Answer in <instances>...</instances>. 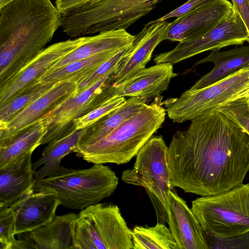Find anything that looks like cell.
<instances>
[{"instance_id": "1", "label": "cell", "mask_w": 249, "mask_h": 249, "mask_svg": "<svg viewBox=\"0 0 249 249\" xmlns=\"http://www.w3.org/2000/svg\"><path fill=\"white\" fill-rule=\"evenodd\" d=\"M175 132L167 159L174 187L200 196L243 183L249 172V135L217 110L191 121Z\"/></svg>"}, {"instance_id": "2", "label": "cell", "mask_w": 249, "mask_h": 249, "mask_svg": "<svg viewBox=\"0 0 249 249\" xmlns=\"http://www.w3.org/2000/svg\"><path fill=\"white\" fill-rule=\"evenodd\" d=\"M62 20L51 0H12L0 7V89L46 48Z\"/></svg>"}, {"instance_id": "3", "label": "cell", "mask_w": 249, "mask_h": 249, "mask_svg": "<svg viewBox=\"0 0 249 249\" xmlns=\"http://www.w3.org/2000/svg\"><path fill=\"white\" fill-rule=\"evenodd\" d=\"M162 98L156 96L104 138L73 152L94 164L128 162L164 122L166 111Z\"/></svg>"}, {"instance_id": "4", "label": "cell", "mask_w": 249, "mask_h": 249, "mask_svg": "<svg viewBox=\"0 0 249 249\" xmlns=\"http://www.w3.org/2000/svg\"><path fill=\"white\" fill-rule=\"evenodd\" d=\"M119 179L108 166L95 164L83 169L62 166L54 174L41 179H35V192L54 194L65 208L82 210L99 203L116 189Z\"/></svg>"}, {"instance_id": "5", "label": "cell", "mask_w": 249, "mask_h": 249, "mask_svg": "<svg viewBox=\"0 0 249 249\" xmlns=\"http://www.w3.org/2000/svg\"><path fill=\"white\" fill-rule=\"evenodd\" d=\"M158 2L152 0H92L62 15L60 28L71 38L126 30L149 13Z\"/></svg>"}, {"instance_id": "6", "label": "cell", "mask_w": 249, "mask_h": 249, "mask_svg": "<svg viewBox=\"0 0 249 249\" xmlns=\"http://www.w3.org/2000/svg\"><path fill=\"white\" fill-rule=\"evenodd\" d=\"M191 209L207 234L225 237L249 231V183L201 196L192 202Z\"/></svg>"}, {"instance_id": "7", "label": "cell", "mask_w": 249, "mask_h": 249, "mask_svg": "<svg viewBox=\"0 0 249 249\" xmlns=\"http://www.w3.org/2000/svg\"><path fill=\"white\" fill-rule=\"evenodd\" d=\"M167 146L161 135L151 137L136 155L134 165L124 170L122 179L144 188L155 209L157 222L168 223V193L175 190L167 164Z\"/></svg>"}, {"instance_id": "8", "label": "cell", "mask_w": 249, "mask_h": 249, "mask_svg": "<svg viewBox=\"0 0 249 249\" xmlns=\"http://www.w3.org/2000/svg\"><path fill=\"white\" fill-rule=\"evenodd\" d=\"M72 249H133L131 230L119 208L99 202L81 210Z\"/></svg>"}, {"instance_id": "9", "label": "cell", "mask_w": 249, "mask_h": 249, "mask_svg": "<svg viewBox=\"0 0 249 249\" xmlns=\"http://www.w3.org/2000/svg\"><path fill=\"white\" fill-rule=\"evenodd\" d=\"M249 87V65L207 87L162 102L168 117L182 123L213 111Z\"/></svg>"}, {"instance_id": "10", "label": "cell", "mask_w": 249, "mask_h": 249, "mask_svg": "<svg viewBox=\"0 0 249 249\" xmlns=\"http://www.w3.org/2000/svg\"><path fill=\"white\" fill-rule=\"evenodd\" d=\"M249 43V33L238 13L234 9L224 21L201 36L179 42L172 50L161 53L154 59L156 64H175L208 51L220 50L231 45Z\"/></svg>"}, {"instance_id": "11", "label": "cell", "mask_w": 249, "mask_h": 249, "mask_svg": "<svg viewBox=\"0 0 249 249\" xmlns=\"http://www.w3.org/2000/svg\"><path fill=\"white\" fill-rule=\"evenodd\" d=\"M115 70L42 117L46 124V132L41 145L60 139L76 130L73 125L74 120L96 108L95 98L106 84H112Z\"/></svg>"}, {"instance_id": "12", "label": "cell", "mask_w": 249, "mask_h": 249, "mask_svg": "<svg viewBox=\"0 0 249 249\" xmlns=\"http://www.w3.org/2000/svg\"><path fill=\"white\" fill-rule=\"evenodd\" d=\"M233 10L228 0H207L170 22L163 40L180 42L198 37L226 20Z\"/></svg>"}, {"instance_id": "13", "label": "cell", "mask_w": 249, "mask_h": 249, "mask_svg": "<svg viewBox=\"0 0 249 249\" xmlns=\"http://www.w3.org/2000/svg\"><path fill=\"white\" fill-rule=\"evenodd\" d=\"M177 75L170 63L145 68L117 85H106L102 91L105 104L121 97L154 98L165 91L171 79Z\"/></svg>"}, {"instance_id": "14", "label": "cell", "mask_w": 249, "mask_h": 249, "mask_svg": "<svg viewBox=\"0 0 249 249\" xmlns=\"http://www.w3.org/2000/svg\"><path fill=\"white\" fill-rule=\"evenodd\" d=\"M85 36L53 43L45 48L11 81L0 89V106L39 79L50 69L79 45Z\"/></svg>"}, {"instance_id": "15", "label": "cell", "mask_w": 249, "mask_h": 249, "mask_svg": "<svg viewBox=\"0 0 249 249\" xmlns=\"http://www.w3.org/2000/svg\"><path fill=\"white\" fill-rule=\"evenodd\" d=\"M76 84L56 83L51 89L0 126V144L18 134L40 119L45 114L76 94Z\"/></svg>"}, {"instance_id": "16", "label": "cell", "mask_w": 249, "mask_h": 249, "mask_svg": "<svg viewBox=\"0 0 249 249\" xmlns=\"http://www.w3.org/2000/svg\"><path fill=\"white\" fill-rule=\"evenodd\" d=\"M169 25L166 20L144 25L135 35L132 44L119 62L112 77V85L121 83L145 68L156 47L163 41Z\"/></svg>"}, {"instance_id": "17", "label": "cell", "mask_w": 249, "mask_h": 249, "mask_svg": "<svg viewBox=\"0 0 249 249\" xmlns=\"http://www.w3.org/2000/svg\"><path fill=\"white\" fill-rule=\"evenodd\" d=\"M168 225L179 249H208L203 230L191 208L175 190L167 198Z\"/></svg>"}, {"instance_id": "18", "label": "cell", "mask_w": 249, "mask_h": 249, "mask_svg": "<svg viewBox=\"0 0 249 249\" xmlns=\"http://www.w3.org/2000/svg\"><path fill=\"white\" fill-rule=\"evenodd\" d=\"M60 205L53 194L30 190L19 200L16 234L30 232L51 222Z\"/></svg>"}, {"instance_id": "19", "label": "cell", "mask_w": 249, "mask_h": 249, "mask_svg": "<svg viewBox=\"0 0 249 249\" xmlns=\"http://www.w3.org/2000/svg\"><path fill=\"white\" fill-rule=\"evenodd\" d=\"M135 35L125 29H118L85 36L83 42L61 59L46 72H52L74 61L110 50H122L132 43Z\"/></svg>"}, {"instance_id": "20", "label": "cell", "mask_w": 249, "mask_h": 249, "mask_svg": "<svg viewBox=\"0 0 249 249\" xmlns=\"http://www.w3.org/2000/svg\"><path fill=\"white\" fill-rule=\"evenodd\" d=\"M32 154L0 170V206H10L32 189Z\"/></svg>"}, {"instance_id": "21", "label": "cell", "mask_w": 249, "mask_h": 249, "mask_svg": "<svg viewBox=\"0 0 249 249\" xmlns=\"http://www.w3.org/2000/svg\"><path fill=\"white\" fill-rule=\"evenodd\" d=\"M206 63H213V67L198 80L190 89L207 87L249 65V45L225 51H211L208 56L197 61L194 66Z\"/></svg>"}, {"instance_id": "22", "label": "cell", "mask_w": 249, "mask_h": 249, "mask_svg": "<svg viewBox=\"0 0 249 249\" xmlns=\"http://www.w3.org/2000/svg\"><path fill=\"white\" fill-rule=\"evenodd\" d=\"M148 101L147 99L140 97H132L126 99L120 107L86 127L74 151L104 138L123 122L141 110Z\"/></svg>"}, {"instance_id": "23", "label": "cell", "mask_w": 249, "mask_h": 249, "mask_svg": "<svg viewBox=\"0 0 249 249\" xmlns=\"http://www.w3.org/2000/svg\"><path fill=\"white\" fill-rule=\"evenodd\" d=\"M78 214L55 215L47 224L29 232L38 249H72Z\"/></svg>"}, {"instance_id": "24", "label": "cell", "mask_w": 249, "mask_h": 249, "mask_svg": "<svg viewBox=\"0 0 249 249\" xmlns=\"http://www.w3.org/2000/svg\"><path fill=\"white\" fill-rule=\"evenodd\" d=\"M46 132L42 119L6 142L0 144V170L16 162L41 145Z\"/></svg>"}, {"instance_id": "25", "label": "cell", "mask_w": 249, "mask_h": 249, "mask_svg": "<svg viewBox=\"0 0 249 249\" xmlns=\"http://www.w3.org/2000/svg\"><path fill=\"white\" fill-rule=\"evenodd\" d=\"M86 128L75 130L68 135L49 143L42 151L41 157L33 163L35 179H41L50 176L62 166V159L73 152Z\"/></svg>"}, {"instance_id": "26", "label": "cell", "mask_w": 249, "mask_h": 249, "mask_svg": "<svg viewBox=\"0 0 249 249\" xmlns=\"http://www.w3.org/2000/svg\"><path fill=\"white\" fill-rule=\"evenodd\" d=\"M122 50H110L73 61L52 72L45 73L39 81L43 83L68 81L77 84Z\"/></svg>"}, {"instance_id": "27", "label": "cell", "mask_w": 249, "mask_h": 249, "mask_svg": "<svg viewBox=\"0 0 249 249\" xmlns=\"http://www.w3.org/2000/svg\"><path fill=\"white\" fill-rule=\"evenodd\" d=\"M133 249H179L169 229L158 222L152 227L135 226L131 230Z\"/></svg>"}, {"instance_id": "28", "label": "cell", "mask_w": 249, "mask_h": 249, "mask_svg": "<svg viewBox=\"0 0 249 249\" xmlns=\"http://www.w3.org/2000/svg\"><path fill=\"white\" fill-rule=\"evenodd\" d=\"M56 83H43L39 81H37L30 85L0 106V126L11 120L18 113L51 89Z\"/></svg>"}, {"instance_id": "29", "label": "cell", "mask_w": 249, "mask_h": 249, "mask_svg": "<svg viewBox=\"0 0 249 249\" xmlns=\"http://www.w3.org/2000/svg\"><path fill=\"white\" fill-rule=\"evenodd\" d=\"M19 200L10 206H0V249H12L16 239V224Z\"/></svg>"}, {"instance_id": "30", "label": "cell", "mask_w": 249, "mask_h": 249, "mask_svg": "<svg viewBox=\"0 0 249 249\" xmlns=\"http://www.w3.org/2000/svg\"><path fill=\"white\" fill-rule=\"evenodd\" d=\"M214 110H217L234 122L249 135V103L242 100L227 102Z\"/></svg>"}, {"instance_id": "31", "label": "cell", "mask_w": 249, "mask_h": 249, "mask_svg": "<svg viewBox=\"0 0 249 249\" xmlns=\"http://www.w3.org/2000/svg\"><path fill=\"white\" fill-rule=\"evenodd\" d=\"M128 48L129 47L122 50L112 57L105 62L88 77L84 79L80 83L76 84L75 95L90 87L107 74L115 70L119 62L124 57Z\"/></svg>"}, {"instance_id": "32", "label": "cell", "mask_w": 249, "mask_h": 249, "mask_svg": "<svg viewBox=\"0 0 249 249\" xmlns=\"http://www.w3.org/2000/svg\"><path fill=\"white\" fill-rule=\"evenodd\" d=\"M204 233L208 249H249V231L225 237Z\"/></svg>"}, {"instance_id": "33", "label": "cell", "mask_w": 249, "mask_h": 249, "mask_svg": "<svg viewBox=\"0 0 249 249\" xmlns=\"http://www.w3.org/2000/svg\"><path fill=\"white\" fill-rule=\"evenodd\" d=\"M125 100V97L113 99L75 119L73 121L75 129L79 130L88 127L104 116L120 107L124 103Z\"/></svg>"}, {"instance_id": "34", "label": "cell", "mask_w": 249, "mask_h": 249, "mask_svg": "<svg viewBox=\"0 0 249 249\" xmlns=\"http://www.w3.org/2000/svg\"><path fill=\"white\" fill-rule=\"evenodd\" d=\"M207 0H188L184 4L167 14L157 19L151 20L144 25L157 24L162 21H166L167 19L170 18L181 17L200 6Z\"/></svg>"}, {"instance_id": "35", "label": "cell", "mask_w": 249, "mask_h": 249, "mask_svg": "<svg viewBox=\"0 0 249 249\" xmlns=\"http://www.w3.org/2000/svg\"><path fill=\"white\" fill-rule=\"evenodd\" d=\"M92 0H55V5L60 12L65 14Z\"/></svg>"}, {"instance_id": "36", "label": "cell", "mask_w": 249, "mask_h": 249, "mask_svg": "<svg viewBox=\"0 0 249 249\" xmlns=\"http://www.w3.org/2000/svg\"><path fill=\"white\" fill-rule=\"evenodd\" d=\"M233 8L238 13L249 33V0H231Z\"/></svg>"}, {"instance_id": "37", "label": "cell", "mask_w": 249, "mask_h": 249, "mask_svg": "<svg viewBox=\"0 0 249 249\" xmlns=\"http://www.w3.org/2000/svg\"><path fill=\"white\" fill-rule=\"evenodd\" d=\"M18 235V237L13 244L12 249H38L36 243L31 238L29 232L22 233Z\"/></svg>"}, {"instance_id": "38", "label": "cell", "mask_w": 249, "mask_h": 249, "mask_svg": "<svg viewBox=\"0 0 249 249\" xmlns=\"http://www.w3.org/2000/svg\"><path fill=\"white\" fill-rule=\"evenodd\" d=\"M237 99L249 101V87L246 89L237 94L228 102Z\"/></svg>"}, {"instance_id": "39", "label": "cell", "mask_w": 249, "mask_h": 249, "mask_svg": "<svg viewBox=\"0 0 249 249\" xmlns=\"http://www.w3.org/2000/svg\"><path fill=\"white\" fill-rule=\"evenodd\" d=\"M12 0H0V7L4 5Z\"/></svg>"}, {"instance_id": "40", "label": "cell", "mask_w": 249, "mask_h": 249, "mask_svg": "<svg viewBox=\"0 0 249 249\" xmlns=\"http://www.w3.org/2000/svg\"><path fill=\"white\" fill-rule=\"evenodd\" d=\"M248 102H249V101H248Z\"/></svg>"}]
</instances>
